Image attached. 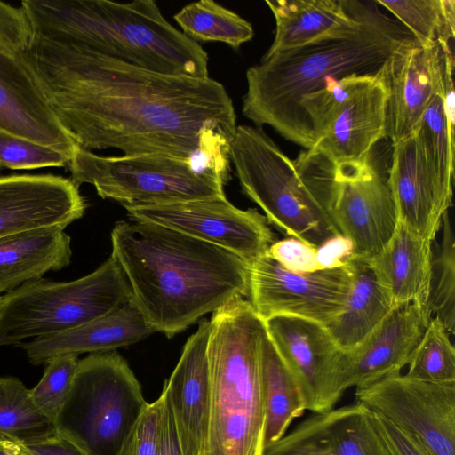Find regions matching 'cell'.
Masks as SVG:
<instances>
[{"label":"cell","mask_w":455,"mask_h":455,"mask_svg":"<svg viewBox=\"0 0 455 455\" xmlns=\"http://www.w3.org/2000/svg\"><path fill=\"white\" fill-rule=\"evenodd\" d=\"M262 455H390L374 419L355 401L301 420Z\"/></svg>","instance_id":"e0dca14e"},{"label":"cell","mask_w":455,"mask_h":455,"mask_svg":"<svg viewBox=\"0 0 455 455\" xmlns=\"http://www.w3.org/2000/svg\"><path fill=\"white\" fill-rule=\"evenodd\" d=\"M64 230L53 226L0 238V296L69 265L71 240Z\"/></svg>","instance_id":"484cf974"},{"label":"cell","mask_w":455,"mask_h":455,"mask_svg":"<svg viewBox=\"0 0 455 455\" xmlns=\"http://www.w3.org/2000/svg\"><path fill=\"white\" fill-rule=\"evenodd\" d=\"M392 162L387 179L398 222L433 242L452 202L447 200L431 180L417 132L393 144Z\"/></svg>","instance_id":"7402d4cb"},{"label":"cell","mask_w":455,"mask_h":455,"mask_svg":"<svg viewBox=\"0 0 455 455\" xmlns=\"http://www.w3.org/2000/svg\"><path fill=\"white\" fill-rule=\"evenodd\" d=\"M70 160L71 157L61 151L0 131V169L62 167Z\"/></svg>","instance_id":"d590c367"},{"label":"cell","mask_w":455,"mask_h":455,"mask_svg":"<svg viewBox=\"0 0 455 455\" xmlns=\"http://www.w3.org/2000/svg\"><path fill=\"white\" fill-rule=\"evenodd\" d=\"M293 164L339 234L353 244V259L369 260L392 237L397 223L387 180L368 163L334 166L305 149Z\"/></svg>","instance_id":"30bf717a"},{"label":"cell","mask_w":455,"mask_h":455,"mask_svg":"<svg viewBox=\"0 0 455 455\" xmlns=\"http://www.w3.org/2000/svg\"><path fill=\"white\" fill-rule=\"evenodd\" d=\"M267 253L283 267L294 273H311L321 269L316 247L294 237L274 242Z\"/></svg>","instance_id":"f35d334b"},{"label":"cell","mask_w":455,"mask_h":455,"mask_svg":"<svg viewBox=\"0 0 455 455\" xmlns=\"http://www.w3.org/2000/svg\"><path fill=\"white\" fill-rule=\"evenodd\" d=\"M210 321L204 319L186 341L163 387L172 409L181 455H203L210 419L207 344Z\"/></svg>","instance_id":"44dd1931"},{"label":"cell","mask_w":455,"mask_h":455,"mask_svg":"<svg viewBox=\"0 0 455 455\" xmlns=\"http://www.w3.org/2000/svg\"><path fill=\"white\" fill-rule=\"evenodd\" d=\"M316 257L321 269L343 267L353 257V244L341 234L335 235L316 247Z\"/></svg>","instance_id":"60d3db41"},{"label":"cell","mask_w":455,"mask_h":455,"mask_svg":"<svg viewBox=\"0 0 455 455\" xmlns=\"http://www.w3.org/2000/svg\"><path fill=\"white\" fill-rule=\"evenodd\" d=\"M153 332L132 300L102 317L66 332L37 338L20 346L35 365L62 355L108 352L140 342Z\"/></svg>","instance_id":"cb8c5ba5"},{"label":"cell","mask_w":455,"mask_h":455,"mask_svg":"<svg viewBox=\"0 0 455 455\" xmlns=\"http://www.w3.org/2000/svg\"><path fill=\"white\" fill-rule=\"evenodd\" d=\"M209 321L210 419L203 455H262L264 322L243 297L214 311Z\"/></svg>","instance_id":"5b68a950"},{"label":"cell","mask_w":455,"mask_h":455,"mask_svg":"<svg viewBox=\"0 0 455 455\" xmlns=\"http://www.w3.org/2000/svg\"><path fill=\"white\" fill-rule=\"evenodd\" d=\"M21 444L30 455H87L76 444L56 431L48 436Z\"/></svg>","instance_id":"b9f144b4"},{"label":"cell","mask_w":455,"mask_h":455,"mask_svg":"<svg viewBox=\"0 0 455 455\" xmlns=\"http://www.w3.org/2000/svg\"><path fill=\"white\" fill-rule=\"evenodd\" d=\"M259 367L265 408L263 445L282 438L291 422L306 411L300 390L270 340L264 325Z\"/></svg>","instance_id":"83f0119b"},{"label":"cell","mask_w":455,"mask_h":455,"mask_svg":"<svg viewBox=\"0 0 455 455\" xmlns=\"http://www.w3.org/2000/svg\"><path fill=\"white\" fill-rule=\"evenodd\" d=\"M0 131L61 151L80 147L60 124L21 53L0 48Z\"/></svg>","instance_id":"ac0fdd59"},{"label":"cell","mask_w":455,"mask_h":455,"mask_svg":"<svg viewBox=\"0 0 455 455\" xmlns=\"http://www.w3.org/2000/svg\"><path fill=\"white\" fill-rule=\"evenodd\" d=\"M54 433L53 422L36 407L29 389L17 378L0 377V440L26 443Z\"/></svg>","instance_id":"4dcf8cb0"},{"label":"cell","mask_w":455,"mask_h":455,"mask_svg":"<svg viewBox=\"0 0 455 455\" xmlns=\"http://www.w3.org/2000/svg\"><path fill=\"white\" fill-rule=\"evenodd\" d=\"M21 55L80 148L189 157L207 129L235 137L233 101L210 76L158 73L36 35Z\"/></svg>","instance_id":"6da1fadb"},{"label":"cell","mask_w":455,"mask_h":455,"mask_svg":"<svg viewBox=\"0 0 455 455\" xmlns=\"http://www.w3.org/2000/svg\"><path fill=\"white\" fill-rule=\"evenodd\" d=\"M161 396L163 408L158 455H181L173 414L163 390Z\"/></svg>","instance_id":"7bdbcfd3"},{"label":"cell","mask_w":455,"mask_h":455,"mask_svg":"<svg viewBox=\"0 0 455 455\" xmlns=\"http://www.w3.org/2000/svg\"><path fill=\"white\" fill-rule=\"evenodd\" d=\"M0 455H30L21 443L0 440Z\"/></svg>","instance_id":"ee69618b"},{"label":"cell","mask_w":455,"mask_h":455,"mask_svg":"<svg viewBox=\"0 0 455 455\" xmlns=\"http://www.w3.org/2000/svg\"><path fill=\"white\" fill-rule=\"evenodd\" d=\"M381 71V70H380ZM387 91L380 72L342 104L324 135L308 150L334 166H362L387 137Z\"/></svg>","instance_id":"ffe728a7"},{"label":"cell","mask_w":455,"mask_h":455,"mask_svg":"<svg viewBox=\"0 0 455 455\" xmlns=\"http://www.w3.org/2000/svg\"><path fill=\"white\" fill-rule=\"evenodd\" d=\"M163 398L148 403L129 434L124 440L117 455H158Z\"/></svg>","instance_id":"8d00e7d4"},{"label":"cell","mask_w":455,"mask_h":455,"mask_svg":"<svg viewBox=\"0 0 455 455\" xmlns=\"http://www.w3.org/2000/svg\"><path fill=\"white\" fill-rule=\"evenodd\" d=\"M230 161L243 194L285 235L318 247L339 234L293 160L261 128L236 127Z\"/></svg>","instance_id":"ba28073f"},{"label":"cell","mask_w":455,"mask_h":455,"mask_svg":"<svg viewBox=\"0 0 455 455\" xmlns=\"http://www.w3.org/2000/svg\"><path fill=\"white\" fill-rule=\"evenodd\" d=\"M130 220L163 226L223 248L248 265L275 242L264 215L225 196L169 204H122Z\"/></svg>","instance_id":"4fadbf2b"},{"label":"cell","mask_w":455,"mask_h":455,"mask_svg":"<svg viewBox=\"0 0 455 455\" xmlns=\"http://www.w3.org/2000/svg\"><path fill=\"white\" fill-rule=\"evenodd\" d=\"M452 79L451 77L447 83ZM445 84L426 108L416 130L431 180L452 202L454 174V87Z\"/></svg>","instance_id":"f1b7e54d"},{"label":"cell","mask_w":455,"mask_h":455,"mask_svg":"<svg viewBox=\"0 0 455 455\" xmlns=\"http://www.w3.org/2000/svg\"><path fill=\"white\" fill-rule=\"evenodd\" d=\"M264 322L266 331L294 378L306 411H327L341 395L336 374L340 349L327 328L316 322L276 315Z\"/></svg>","instance_id":"9a60e30c"},{"label":"cell","mask_w":455,"mask_h":455,"mask_svg":"<svg viewBox=\"0 0 455 455\" xmlns=\"http://www.w3.org/2000/svg\"><path fill=\"white\" fill-rule=\"evenodd\" d=\"M355 396L431 455H455V382H425L400 372L357 387Z\"/></svg>","instance_id":"7c38bea8"},{"label":"cell","mask_w":455,"mask_h":455,"mask_svg":"<svg viewBox=\"0 0 455 455\" xmlns=\"http://www.w3.org/2000/svg\"><path fill=\"white\" fill-rule=\"evenodd\" d=\"M33 38L34 31L24 8L0 1V48L22 53Z\"/></svg>","instance_id":"74e56055"},{"label":"cell","mask_w":455,"mask_h":455,"mask_svg":"<svg viewBox=\"0 0 455 455\" xmlns=\"http://www.w3.org/2000/svg\"><path fill=\"white\" fill-rule=\"evenodd\" d=\"M352 279L350 262L337 268L294 273L266 252L249 265L248 300L262 321L291 315L326 326L343 311Z\"/></svg>","instance_id":"8fae6325"},{"label":"cell","mask_w":455,"mask_h":455,"mask_svg":"<svg viewBox=\"0 0 455 455\" xmlns=\"http://www.w3.org/2000/svg\"><path fill=\"white\" fill-rule=\"evenodd\" d=\"M147 404L139 380L119 354H91L78 361L55 431L87 455H117Z\"/></svg>","instance_id":"52a82bcc"},{"label":"cell","mask_w":455,"mask_h":455,"mask_svg":"<svg viewBox=\"0 0 455 455\" xmlns=\"http://www.w3.org/2000/svg\"><path fill=\"white\" fill-rule=\"evenodd\" d=\"M173 19L182 33L196 43L221 42L237 50L254 36L249 21L213 0L188 4Z\"/></svg>","instance_id":"f546056e"},{"label":"cell","mask_w":455,"mask_h":455,"mask_svg":"<svg viewBox=\"0 0 455 455\" xmlns=\"http://www.w3.org/2000/svg\"><path fill=\"white\" fill-rule=\"evenodd\" d=\"M442 242L432 259L427 309L438 318L449 333L455 330V245L449 214L442 223Z\"/></svg>","instance_id":"836d02e7"},{"label":"cell","mask_w":455,"mask_h":455,"mask_svg":"<svg viewBox=\"0 0 455 455\" xmlns=\"http://www.w3.org/2000/svg\"><path fill=\"white\" fill-rule=\"evenodd\" d=\"M427 309L411 303L393 309L357 347L340 351L336 385L342 396L350 387H361L400 373L430 320Z\"/></svg>","instance_id":"2e32d148"},{"label":"cell","mask_w":455,"mask_h":455,"mask_svg":"<svg viewBox=\"0 0 455 455\" xmlns=\"http://www.w3.org/2000/svg\"><path fill=\"white\" fill-rule=\"evenodd\" d=\"M34 35L151 71L209 77L204 48L153 0H23Z\"/></svg>","instance_id":"3957f363"},{"label":"cell","mask_w":455,"mask_h":455,"mask_svg":"<svg viewBox=\"0 0 455 455\" xmlns=\"http://www.w3.org/2000/svg\"><path fill=\"white\" fill-rule=\"evenodd\" d=\"M395 16L422 44H450L454 37L453 0H375Z\"/></svg>","instance_id":"1f68e13d"},{"label":"cell","mask_w":455,"mask_h":455,"mask_svg":"<svg viewBox=\"0 0 455 455\" xmlns=\"http://www.w3.org/2000/svg\"><path fill=\"white\" fill-rule=\"evenodd\" d=\"M87 204L71 179L53 174L0 177V238L46 227L66 228Z\"/></svg>","instance_id":"d6986e66"},{"label":"cell","mask_w":455,"mask_h":455,"mask_svg":"<svg viewBox=\"0 0 455 455\" xmlns=\"http://www.w3.org/2000/svg\"><path fill=\"white\" fill-rule=\"evenodd\" d=\"M431 244L398 222L380 251L366 260L394 309L411 303L427 309L434 255Z\"/></svg>","instance_id":"d4e9b609"},{"label":"cell","mask_w":455,"mask_h":455,"mask_svg":"<svg viewBox=\"0 0 455 455\" xmlns=\"http://www.w3.org/2000/svg\"><path fill=\"white\" fill-rule=\"evenodd\" d=\"M68 168L76 185H92L121 204H169L225 196L226 181L195 160L163 153L104 156L78 148Z\"/></svg>","instance_id":"9c48e42d"},{"label":"cell","mask_w":455,"mask_h":455,"mask_svg":"<svg viewBox=\"0 0 455 455\" xmlns=\"http://www.w3.org/2000/svg\"><path fill=\"white\" fill-rule=\"evenodd\" d=\"M441 321L431 317L408 362L405 375L430 383L455 382V348Z\"/></svg>","instance_id":"d6a6232c"},{"label":"cell","mask_w":455,"mask_h":455,"mask_svg":"<svg viewBox=\"0 0 455 455\" xmlns=\"http://www.w3.org/2000/svg\"><path fill=\"white\" fill-rule=\"evenodd\" d=\"M410 32L375 9L356 34L329 38L262 57L246 72L243 115L260 128L271 126L295 143L301 100L332 76H376Z\"/></svg>","instance_id":"277c9868"},{"label":"cell","mask_w":455,"mask_h":455,"mask_svg":"<svg viewBox=\"0 0 455 455\" xmlns=\"http://www.w3.org/2000/svg\"><path fill=\"white\" fill-rule=\"evenodd\" d=\"M450 44H422L412 36L394 50L380 71L387 91V137L392 145L418 128L433 97L452 77Z\"/></svg>","instance_id":"5bb4252c"},{"label":"cell","mask_w":455,"mask_h":455,"mask_svg":"<svg viewBox=\"0 0 455 455\" xmlns=\"http://www.w3.org/2000/svg\"><path fill=\"white\" fill-rule=\"evenodd\" d=\"M352 286L343 311L325 327L341 351L362 343L394 309L365 260L351 259Z\"/></svg>","instance_id":"4316f807"},{"label":"cell","mask_w":455,"mask_h":455,"mask_svg":"<svg viewBox=\"0 0 455 455\" xmlns=\"http://www.w3.org/2000/svg\"><path fill=\"white\" fill-rule=\"evenodd\" d=\"M131 298L130 284L111 256L73 281L24 283L0 296V347L66 332L112 313Z\"/></svg>","instance_id":"8992f818"},{"label":"cell","mask_w":455,"mask_h":455,"mask_svg":"<svg viewBox=\"0 0 455 455\" xmlns=\"http://www.w3.org/2000/svg\"><path fill=\"white\" fill-rule=\"evenodd\" d=\"M275 20L273 43L263 57L317 41L351 36L376 8L347 0H267Z\"/></svg>","instance_id":"603a6c76"},{"label":"cell","mask_w":455,"mask_h":455,"mask_svg":"<svg viewBox=\"0 0 455 455\" xmlns=\"http://www.w3.org/2000/svg\"><path fill=\"white\" fill-rule=\"evenodd\" d=\"M78 361L76 355L52 357L39 382L29 389L36 407L53 424L70 392Z\"/></svg>","instance_id":"e575fe53"},{"label":"cell","mask_w":455,"mask_h":455,"mask_svg":"<svg viewBox=\"0 0 455 455\" xmlns=\"http://www.w3.org/2000/svg\"><path fill=\"white\" fill-rule=\"evenodd\" d=\"M374 419L390 455H431L418 441L374 412Z\"/></svg>","instance_id":"ab89813d"},{"label":"cell","mask_w":455,"mask_h":455,"mask_svg":"<svg viewBox=\"0 0 455 455\" xmlns=\"http://www.w3.org/2000/svg\"><path fill=\"white\" fill-rule=\"evenodd\" d=\"M111 257L131 300L154 331L172 338L236 297H248L249 265L176 230L133 220L116 223Z\"/></svg>","instance_id":"7a4b0ae2"}]
</instances>
